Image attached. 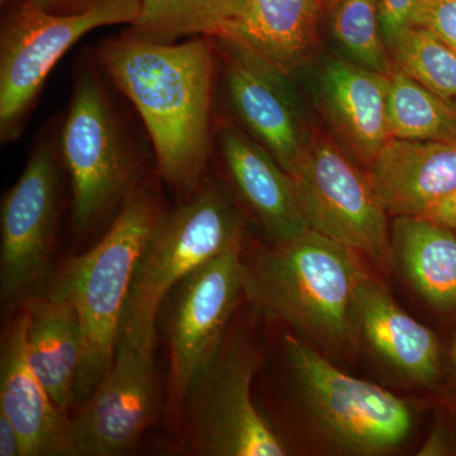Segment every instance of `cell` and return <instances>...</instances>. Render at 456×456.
Here are the masks:
<instances>
[{"instance_id": "obj_1", "label": "cell", "mask_w": 456, "mask_h": 456, "mask_svg": "<svg viewBox=\"0 0 456 456\" xmlns=\"http://www.w3.org/2000/svg\"><path fill=\"white\" fill-rule=\"evenodd\" d=\"M97 56L139 112L161 178L179 196H193L206 182L211 156V37L174 44L127 33L101 45Z\"/></svg>"}, {"instance_id": "obj_2", "label": "cell", "mask_w": 456, "mask_h": 456, "mask_svg": "<svg viewBox=\"0 0 456 456\" xmlns=\"http://www.w3.org/2000/svg\"><path fill=\"white\" fill-rule=\"evenodd\" d=\"M365 274L358 251L311 228L241 265L246 299L338 353L355 340L356 290Z\"/></svg>"}, {"instance_id": "obj_3", "label": "cell", "mask_w": 456, "mask_h": 456, "mask_svg": "<svg viewBox=\"0 0 456 456\" xmlns=\"http://www.w3.org/2000/svg\"><path fill=\"white\" fill-rule=\"evenodd\" d=\"M164 213L158 194L140 184L126 198L101 241L66 261L50 279L45 294L73 303L82 323L77 401H86L112 368L134 269Z\"/></svg>"}, {"instance_id": "obj_4", "label": "cell", "mask_w": 456, "mask_h": 456, "mask_svg": "<svg viewBox=\"0 0 456 456\" xmlns=\"http://www.w3.org/2000/svg\"><path fill=\"white\" fill-rule=\"evenodd\" d=\"M245 220L226 191L204 182L193 196L165 212L134 269L116 354L155 350L156 322L170 290L207 261L241 250Z\"/></svg>"}, {"instance_id": "obj_5", "label": "cell", "mask_w": 456, "mask_h": 456, "mask_svg": "<svg viewBox=\"0 0 456 456\" xmlns=\"http://www.w3.org/2000/svg\"><path fill=\"white\" fill-rule=\"evenodd\" d=\"M140 0H92L70 13H53L29 0L5 5L0 27V140L14 142L53 69L80 38L101 27L132 25Z\"/></svg>"}, {"instance_id": "obj_6", "label": "cell", "mask_w": 456, "mask_h": 456, "mask_svg": "<svg viewBox=\"0 0 456 456\" xmlns=\"http://www.w3.org/2000/svg\"><path fill=\"white\" fill-rule=\"evenodd\" d=\"M73 189V224L88 232L140 185L139 159L101 77L90 62L77 66L59 136Z\"/></svg>"}, {"instance_id": "obj_7", "label": "cell", "mask_w": 456, "mask_h": 456, "mask_svg": "<svg viewBox=\"0 0 456 456\" xmlns=\"http://www.w3.org/2000/svg\"><path fill=\"white\" fill-rule=\"evenodd\" d=\"M59 139L44 136L2 200L0 302L13 314L50 283L61 203Z\"/></svg>"}, {"instance_id": "obj_8", "label": "cell", "mask_w": 456, "mask_h": 456, "mask_svg": "<svg viewBox=\"0 0 456 456\" xmlns=\"http://www.w3.org/2000/svg\"><path fill=\"white\" fill-rule=\"evenodd\" d=\"M241 250L213 257L183 278L161 305L169 345L165 419L180 431L189 388L221 349L233 311L244 296ZM161 311V310H160Z\"/></svg>"}, {"instance_id": "obj_9", "label": "cell", "mask_w": 456, "mask_h": 456, "mask_svg": "<svg viewBox=\"0 0 456 456\" xmlns=\"http://www.w3.org/2000/svg\"><path fill=\"white\" fill-rule=\"evenodd\" d=\"M227 340L189 388L180 426L188 449L208 456L287 455L251 398L256 353L240 338Z\"/></svg>"}, {"instance_id": "obj_10", "label": "cell", "mask_w": 456, "mask_h": 456, "mask_svg": "<svg viewBox=\"0 0 456 456\" xmlns=\"http://www.w3.org/2000/svg\"><path fill=\"white\" fill-rule=\"evenodd\" d=\"M285 351L305 403L338 448L375 454L395 448L410 434L412 413L403 399L342 373L316 350L285 335Z\"/></svg>"}, {"instance_id": "obj_11", "label": "cell", "mask_w": 456, "mask_h": 456, "mask_svg": "<svg viewBox=\"0 0 456 456\" xmlns=\"http://www.w3.org/2000/svg\"><path fill=\"white\" fill-rule=\"evenodd\" d=\"M311 230L388 265L392 245L382 204L367 173L331 140L314 137L292 175Z\"/></svg>"}, {"instance_id": "obj_12", "label": "cell", "mask_w": 456, "mask_h": 456, "mask_svg": "<svg viewBox=\"0 0 456 456\" xmlns=\"http://www.w3.org/2000/svg\"><path fill=\"white\" fill-rule=\"evenodd\" d=\"M224 89L246 132L293 175L312 140L290 75L231 38H217Z\"/></svg>"}, {"instance_id": "obj_13", "label": "cell", "mask_w": 456, "mask_h": 456, "mask_svg": "<svg viewBox=\"0 0 456 456\" xmlns=\"http://www.w3.org/2000/svg\"><path fill=\"white\" fill-rule=\"evenodd\" d=\"M155 350L121 351L71 419L74 456H122L137 449L160 404Z\"/></svg>"}, {"instance_id": "obj_14", "label": "cell", "mask_w": 456, "mask_h": 456, "mask_svg": "<svg viewBox=\"0 0 456 456\" xmlns=\"http://www.w3.org/2000/svg\"><path fill=\"white\" fill-rule=\"evenodd\" d=\"M26 305L9 320L0 346V411L20 434L22 456H74L71 419L33 370Z\"/></svg>"}, {"instance_id": "obj_15", "label": "cell", "mask_w": 456, "mask_h": 456, "mask_svg": "<svg viewBox=\"0 0 456 456\" xmlns=\"http://www.w3.org/2000/svg\"><path fill=\"white\" fill-rule=\"evenodd\" d=\"M365 173L387 215L424 217L456 189V143L391 137Z\"/></svg>"}, {"instance_id": "obj_16", "label": "cell", "mask_w": 456, "mask_h": 456, "mask_svg": "<svg viewBox=\"0 0 456 456\" xmlns=\"http://www.w3.org/2000/svg\"><path fill=\"white\" fill-rule=\"evenodd\" d=\"M388 74L331 59L321 71L318 97L336 139L354 159L371 163L391 139L387 118Z\"/></svg>"}, {"instance_id": "obj_17", "label": "cell", "mask_w": 456, "mask_h": 456, "mask_svg": "<svg viewBox=\"0 0 456 456\" xmlns=\"http://www.w3.org/2000/svg\"><path fill=\"white\" fill-rule=\"evenodd\" d=\"M218 143L240 197L274 244L289 241L310 228L292 175L265 147L233 125L221 126Z\"/></svg>"}, {"instance_id": "obj_18", "label": "cell", "mask_w": 456, "mask_h": 456, "mask_svg": "<svg viewBox=\"0 0 456 456\" xmlns=\"http://www.w3.org/2000/svg\"><path fill=\"white\" fill-rule=\"evenodd\" d=\"M355 316L369 344L399 373L421 384L439 378L436 335L402 310L387 288L368 273L356 290Z\"/></svg>"}, {"instance_id": "obj_19", "label": "cell", "mask_w": 456, "mask_h": 456, "mask_svg": "<svg viewBox=\"0 0 456 456\" xmlns=\"http://www.w3.org/2000/svg\"><path fill=\"white\" fill-rule=\"evenodd\" d=\"M325 0H246L224 37L244 45L288 75L310 61Z\"/></svg>"}, {"instance_id": "obj_20", "label": "cell", "mask_w": 456, "mask_h": 456, "mask_svg": "<svg viewBox=\"0 0 456 456\" xmlns=\"http://www.w3.org/2000/svg\"><path fill=\"white\" fill-rule=\"evenodd\" d=\"M27 347L33 370L62 412L77 401V378L83 354L82 323L73 303L46 294L26 303Z\"/></svg>"}, {"instance_id": "obj_21", "label": "cell", "mask_w": 456, "mask_h": 456, "mask_svg": "<svg viewBox=\"0 0 456 456\" xmlns=\"http://www.w3.org/2000/svg\"><path fill=\"white\" fill-rule=\"evenodd\" d=\"M395 248L404 272L426 301L456 310L455 231L425 217H397Z\"/></svg>"}, {"instance_id": "obj_22", "label": "cell", "mask_w": 456, "mask_h": 456, "mask_svg": "<svg viewBox=\"0 0 456 456\" xmlns=\"http://www.w3.org/2000/svg\"><path fill=\"white\" fill-rule=\"evenodd\" d=\"M131 35L174 42L183 37L222 38L244 12L246 0H140Z\"/></svg>"}, {"instance_id": "obj_23", "label": "cell", "mask_w": 456, "mask_h": 456, "mask_svg": "<svg viewBox=\"0 0 456 456\" xmlns=\"http://www.w3.org/2000/svg\"><path fill=\"white\" fill-rule=\"evenodd\" d=\"M387 118L395 139L456 143V106L393 66Z\"/></svg>"}, {"instance_id": "obj_24", "label": "cell", "mask_w": 456, "mask_h": 456, "mask_svg": "<svg viewBox=\"0 0 456 456\" xmlns=\"http://www.w3.org/2000/svg\"><path fill=\"white\" fill-rule=\"evenodd\" d=\"M393 66L456 106V51L434 32L412 26L389 49Z\"/></svg>"}, {"instance_id": "obj_25", "label": "cell", "mask_w": 456, "mask_h": 456, "mask_svg": "<svg viewBox=\"0 0 456 456\" xmlns=\"http://www.w3.org/2000/svg\"><path fill=\"white\" fill-rule=\"evenodd\" d=\"M326 8L332 35L350 61L388 74L393 62L383 38L378 0H330Z\"/></svg>"}, {"instance_id": "obj_26", "label": "cell", "mask_w": 456, "mask_h": 456, "mask_svg": "<svg viewBox=\"0 0 456 456\" xmlns=\"http://www.w3.org/2000/svg\"><path fill=\"white\" fill-rule=\"evenodd\" d=\"M415 26L430 29L456 51V0H422Z\"/></svg>"}, {"instance_id": "obj_27", "label": "cell", "mask_w": 456, "mask_h": 456, "mask_svg": "<svg viewBox=\"0 0 456 456\" xmlns=\"http://www.w3.org/2000/svg\"><path fill=\"white\" fill-rule=\"evenodd\" d=\"M422 0H378L384 42L391 49L399 36L415 26Z\"/></svg>"}, {"instance_id": "obj_28", "label": "cell", "mask_w": 456, "mask_h": 456, "mask_svg": "<svg viewBox=\"0 0 456 456\" xmlns=\"http://www.w3.org/2000/svg\"><path fill=\"white\" fill-rule=\"evenodd\" d=\"M424 217L456 232V189L432 206Z\"/></svg>"}, {"instance_id": "obj_29", "label": "cell", "mask_w": 456, "mask_h": 456, "mask_svg": "<svg viewBox=\"0 0 456 456\" xmlns=\"http://www.w3.org/2000/svg\"><path fill=\"white\" fill-rule=\"evenodd\" d=\"M0 456H22L20 434L3 411H0Z\"/></svg>"}, {"instance_id": "obj_30", "label": "cell", "mask_w": 456, "mask_h": 456, "mask_svg": "<svg viewBox=\"0 0 456 456\" xmlns=\"http://www.w3.org/2000/svg\"><path fill=\"white\" fill-rule=\"evenodd\" d=\"M29 2L53 13H70V12L86 8L92 0H29Z\"/></svg>"}, {"instance_id": "obj_31", "label": "cell", "mask_w": 456, "mask_h": 456, "mask_svg": "<svg viewBox=\"0 0 456 456\" xmlns=\"http://www.w3.org/2000/svg\"><path fill=\"white\" fill-rule=\"evenodd\" d=\"M452 362H454V365L456 368V336H455L454 341H452Z\"/></svg>"}, {"instance_id": "obj_32", "label": "cell", "mask_w": 456, "mask_h": 456, "mask_svg": "<svg viewBox=\"0 0 456 456\" xmlns=\"http://www.w3.org/2000/svg\"><path fill=\"white\" fill-rule=\"evenodd\" d=\"M12 0H0V4H2V7H4V5H7L8 3H11Z\"/></svg>"}, {"instance_id": "obj_33", "label": "cell", "mask_w": 456, "mask_h": 456, "mask_svg": "<svg viewBox=\"0 0 456 456\" xmlns=\"http://www.w3.org/2000/svg\"><path fill=\"white\" fill-rule=\"evenodd\" d=\"M330 0H325V8H326V5H327V3H329Z\"/></svg>"}]
</instances>
